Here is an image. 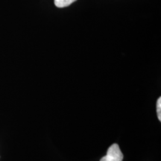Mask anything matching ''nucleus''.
I'll list each match as a JSON object with an SVG mask.
<instances>
[{
	"label": "nucleus",
	"mask_w": 161,
	"mask_h": 161,
	"mask_svg": "<svg viewBox=\"0 0 161 161\" xmlns=\"http://www.w3.org/2000/svg\"><path fill=\"white\" fill-rule=\"evenodd\" d=\"M123 154L121 152L118 144L114 143L110 146L108 149L107 154L101 159L100 161H122Z\"/></svg>",
	"instance_id": "1"
},
{
	"label": "nucleus",
	"mask_w": 161,
	"mask_h": 161,
	"mask_svg": "<svg viewBox=\"0 0 161 161\" xmlns=\"http://www.w3.org/2000/svg\"><path fill=\"white\" fill-rule=\"evenodd\" d=\"M76 0H55V5L58 8H65L75 3Z\"/></svg>",
	"instance_id": "2"
},
{
	"label": "nucleus",
	"mask_w": 161,
	"mask_h": 161,
	"mask_svg": "<svg viewBox=\"0 0 161 161\" xmlns=\"http://www.w3.org/2000/svg\"><path fill=\"white\" fill-rule=\"evenodd\" d=\"M157 114L158 119L161 121V98L159 97L157 101Z\"/></svg>",
	"instance_id": "3"
}]
</instances>
